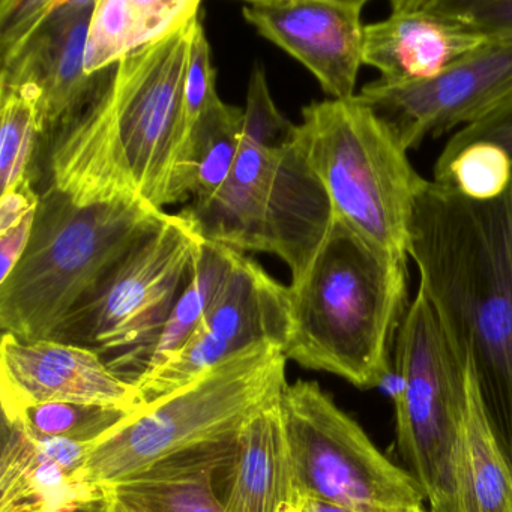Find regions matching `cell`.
Listing matches in <instances>:
<instances>
[{"label":"cell","instance_id":"cell-1","mask_svg":"<svg viewBox=\"0 0 512 512\" xmlns=\"http://www.w3.org/2000/svg\"><path fill=\"white\" fill-rule=\"evenodd\" d=\"M113 74L73 118L41 139L31 241L0 283V326L49 340L116 266L169 221L131 173L113 106Z\"/></svg>","mask_w":512,"mask_h":512},{"label":"cell","instance_id":"cell-2","mask_svg":"<svg viewBox=\"0 0 512 512\" xmlns=\"http://www.w3.org/2000/svg\"><path fill=\"white\" fill-rule=\"evenodd\" d=\"M244 112V137L226 184L182 214L206 241L280 257L298 281L334 224V208L308 160L301 127L275 106L260 64Z\"/></svg>","mask_w":512,"mask_h":512},{"label":"cell","instance_id":"cell-3","mask_svg":"<svg viewBox=\"0 0 512 512\" xmlns=\"http://www.w3.org/2000/svg\"><path fill=\"white\" fill-rule=\"evenodd\" d=\"M407 262L371 244L335 217L313 262L290 292L283 353L359 389L382 385L406 316Z\"/></svg>","mask_w":512,"mask_h":512},{"label":"cell","instance_id":"cell-4","mask_svg":"<svg viewBox=\"0 0 512 512\" xmlns=\"http://www.w3.org/2000/svg\"><path fill=\"white\" fill-rule=\"evenodd\" d=\"M286 361L283 347L260 344L209 368L97 440L77 481L106 490L179 452L238 436L254 416L280 403Z\"/></svg>","mask_w":512,"mask_h":512},{"label":"cell","instance_id":"cell-5","mask_svg":"<svg viewBox=\"0 0 512 512\" xmlns=\"http://www.w3.org/2000/svg\"><path fill=\"white\" fill-rule=\"evenodd\" d=\"M397 448L428 512H469L466 362L422 290L395 340Z\"/></svg>","mask_w":512,"mask_h":512},{"label":"cell","instance_id":"cell-6","mask_svg":"<svg viewBox=\"0 0 512 512\" xmlns=\"http://www.w3.org/2000/svg\"><path fill=\"white\" fill-rule=\"evenodd\" d=\"M302 140L335 217L362 238L407 262L416 196L427 179L376 110L352 100H325L302 110Z\"/></svg>","mask_w":512,"mask_h":512},{"label":"cell","instance_id":"cell-7","mask_svg":"<svg viewBox=\"0 0 512 512\" xmlns=\"http://www.w3.org/2000/svg\"><path fill=\"white\" fill-rule=\"evenodd\" d=\"M203 242L187 215H170L65 317L49 340L92 350L116 376L136 383L193 278Z\"/></svg>","mask_w":512,"mask_h":512},{"label":"cell","instance_id":"cell-8","mask_svg":"<svg viewBox=\"0 0 512 512\" xmlns=\"http://www.w3.org/2000/svg\"><path fill=\"white\" fill-rule=\"evenodd\" d=\"M280 410L305 500L358 512L422 508L418 482L388 460L319 383H287Z\"/></svg>","mask_w":512,"mask_h":512},{"label":"cell","instance_id":"cell-9","mask_svg":"<svg viewBox=\"0 0 512 512\" xmlns=\"http://www.w3.org/2000/svg\"><path fill=\"white\" fill-rule=\"evenodd\" d=\"M202 13L173 34L122 59L113 106L131 173L149 202L170 205L184 131L185 80Z\"/></svg>","mask_w":512,"mask_h":512},{"label":"cell","instance_id":"cell-10","mask_svg":"<svg viewBox=\"0 0 512 512\" xmlns=\"http://www.w3.org/2000/svg\"><path fill=\"white\" fill-rule=\"evenodd\" d=\"M290 325L289 286L238 253L226 280L187 343L136 382L145 407L190 385L200 374L260 346L284 349Z\"/></svg>","mask_w":512,"mask_h":512},{"label":"cell","instance_id":"cell-11","mask_svg":"<svg viewBox=\"0 0 512 512\" xmlns=\"http://www.w3.org/2000/svg\"><path fill=\"white\" fill-rule=\"evenodd\" d=\"M410 151L427 137L481 121L512 97V41H487L431 79L401 86L371 82L356 94Z\"/></svg>","mask_w":512,"mask_h":512},{"label":"cell","instance_id":"cell-12","mask_svg":"<svg viewBox=\"0 0 512 512\" xmlns=\"http://www.w3.org/2000/svg\"><path fill=\"white\" fill-rule=\"evenodd\" d=\"M95 7L97 0H55L28 35L0 50V88H32L40 94L43 137L77 115L115 70L86 74Z\"/></svg>","mask_w":512,"mask_h":512},{"label":"cell","instance_id":"cell-13","mask_svg":"<svg viewBox=\"0 0 512 512\" xmlns=\"http://www.w3.org/2000/svg\"><path fill=\"white\" fill-rule=\"evenodd\" d=\"M365 5V0H256L244 4L242 16L304 65L331 100H352L364 65Z\"/></svg>","mask_w":512,"mask_h":512},{"label":"cell","instance_id":"cell-14","mask_svg":"<svg viewBox=\"0 0 512 512\" xmlns=\"http://www.w3.org/2000/svg\"><path fill=\"white\" fill-rule=\"evenodd\" d=\"M2 415L46 403L86 404L137 413L145 409L136 383L116 376L98 353L53 340L0 343Z\"/></svg>","mask_w":512,"mask_h":512},{"label":"cell","instance_id":"cell-15","mask_svg":"<svg viewBox=\"0 0 512 512\" xmlns=\"http://www.w3.org/2000/svg\"><path fill=\"white\" fill-rule=\"evenodd\" d=\"M485 43L436 0H395L386 19L365 25L364 65L379 71V85H409L437 76Z\"/></svg>","mask_w":512,"mask_h":512},{"label":"cell","instance_id":"cell-16","mask_svg":"<svg viewBox=\"0 0 512 512\" xmlns=\"http://www.w3.org/2000/svg\"><path fill=\"white\" fill-rule=\"evenodd\" d=\"M0 440V512H62L103 496L76 478L92 443L37 440L7 416Z\"/></svg>","mask_w":512,"mask_h":512},{"label":"cell","instance_id":"cell-17","mask_svg":"<svg viewBox=\"0 0 512 512\" xmlns=\"http://www.w3.org/2000/svg\"><path fill=\"white\" fill-rule=\"evenodd\" d=\"M218 485L224 512H304L307 500L299 490L280 403L242 428Z\"/></svg>","mask_w":512,"mask_h":512},{"label":"cell","instance_id":"cell-18","mask_svg":"<svg viewBox=\"0 0 512 512\" xmlns=\"http://www.w3.org/2000/svg\"><path fill=\"white\" fill-rule=\"evenodd\" d=\"M238 437L179 452L106 488L110 512H224L218 478L235 457Z\"/></svg>","mask_w":512,"mask_h":512},{"label":"cell","instance_id":"cell-19","mask_svg":"<svg viewBox=\"0 0 512 512\" xmlns=\"http://www.w3.org/2000/svg\"><path fill=\"white\" fill-rule=\"evenodd\" d=\"M199 0H97L88 44L86 74L116 68L131 53L163 40L202 13Z\"/></svg>","mask_w":512,"mask_h":512},{"label":"cell","instance_id":"cell-20","mask_svg":"<svg viewBox=\"0 0 512 512\" xmlns=\"http://www.w3.org/2000/svg\"><path fill=\"white\" fill-rule=\"evenodd\" d=\"M244 109L215 98L194 127L173 173L170 205L211 200L226 184L244 137Z\"/></svg>","mask_w":512,"mask_h":512},{"label":"cell","instance_id":"cell-21","mask_svg":"<svg viewBox=\"0 0 512 512\" xmlns=\"http://www.w3.org/2000/svg\"><path fill=\"white\" fill-rule=\"evenodd\" d=\"M466 362V461L469 512H512V469L497 442L476 382Z\"/></svg>","mask_w":512,"mask_h":512},{"label":"cell","instance_id":"cell-22","mask_svg":"<svg viewBox=\"0 0 512 512\" xmlns=\"http://www.w3.org/2000/svg\"><path fill=\"white\" fill-rule=\"evenodd\" d=\"M236 254L238 251L232 248L205 239L193 278L173 308L160 338L152 347L145 373L160 367L167 358L187 343L205 316L212 299L220 290L221 284L226 280Z\"/></svg>","mask_w":512,"mask_h":512},{"label":"cell","instance_id":"cell-23","mask_svg":"<svg viewBox=\"0 0 512 512\" xmlns=\"http://www.w3.org/2000/svg\"><path fill=\"white\" fill-rule=\"evenodd\" d=\"M0 122V182L7 194L31 176L40 151V94L32 88H0Z\"/></svg>","mask_w":512,"mask_h":512},{"label":"cell","instance_id":"cell-24","mask_svg":"<svg viewBox=\"0 0 512 512\" xmlns=\"http://www.w3.org/2000/svg\"><path fill=\"white\" fill-rule=\"evenodd\" d=\"M433 181L469 199H497L512 185V163L497 146L472 143L449 154L442 152L434 166Z\"/></svg>","mask_w":512,"mask_h":512},{"label":"cell","instance_id":"cell-25","mask_svg":"<svg viewBox=\"0 0 512 512\" xmlns=\"http://www.w3.org/2000/svg\"><path fill=\"white\" fill-rule=\"evenodd\" d=\"M131 415L134 413L112 407L46 403L2 416L19 422L37 440L67 439L94 445Z\"/></svg>","mask_w":512,"mask_h":512},{"label":"cell","instance_id":"cell-26","mask_svg":"<svg viewBox=\"0 0 512 512\" xmlns=\"http://www.w3.org/2000/svg\"><path fill=\"white\" fill-rule=\"evenodd\" d=\"M217 97L211 47L206 38L205 26L200 19L193 43H191L190 62H188L187 80H185L184 131H182V146L178 161L187 148L188 140H190L191 133L199 122L200 116Z\"/></svg>","mask_w":512,"mask_h":512},{"label":"cell","instance_id":"cell-27","mask_svg":"<svg viewBox=\"0 0 512 512\" xmlns=\"http://www.w3.org/2000/svg\"><path fill=\"white\" fill-rule=\"evenodd\" d=\"M440 10L487 41H512V0H436Z\"/></svg>","mask_w":512,"mask_h":512},{"label":"cell","instance_id":"cell-28","mask_svg":"<svg viewBox=\"0 0 512 512\" xmlns=\"http://www.w3.org/2000/svg\"><path fill=\"white\" fill-rule=\"evenodd\" d=\"M472 143H491L505 151L512 163V97L481 121L455 133L442 152L449 154Z\"/></svg>","mask_w":512,"mask_h":512},{"label":"cell","instance_id":"cell-29","mask_svg":"<svg viewBox=\"0 0 512 512\" xmlns=\"http://www.w3.org/2000/svg\"><path fill=\"white\" fill-rule=\"evenodd\" d=\"M62 512H110V503L106 494L98 497V499L88 500V502L80 503V505L71 506Z\"/></svg>","mask_w":512,"mask_h":512},{"label":"cell","instance_id":"cell-30","mask_svg":"<svg viewBox=\"0 0 512 512\" xmlns=\"http://www.w3.org/2000/svg\"><path fill=\"white\" fill-rule=\"evenodd\" d=\"M308 512H358L350 511V509L338 508V506L328 505V503L316 502V500H307ZM383 512H425L424 508L418 509H400V511H383Z\"/></svg>","mask_w":512,"mask_h":512},{"label":"cell","instance_id":"cell-31","mask_svg":"<svg viewBox=\"0 0 512 512\" xmlns=\"http://www.w3.org/2000/svg\"><path fill=\"white\" fill-rule=\"evenodd\" d=\"M307 505V503H305ZM304 512H308L307 506H305Z\"/></svg>","mask_w":512,"mask_h":512}]
</instances>
